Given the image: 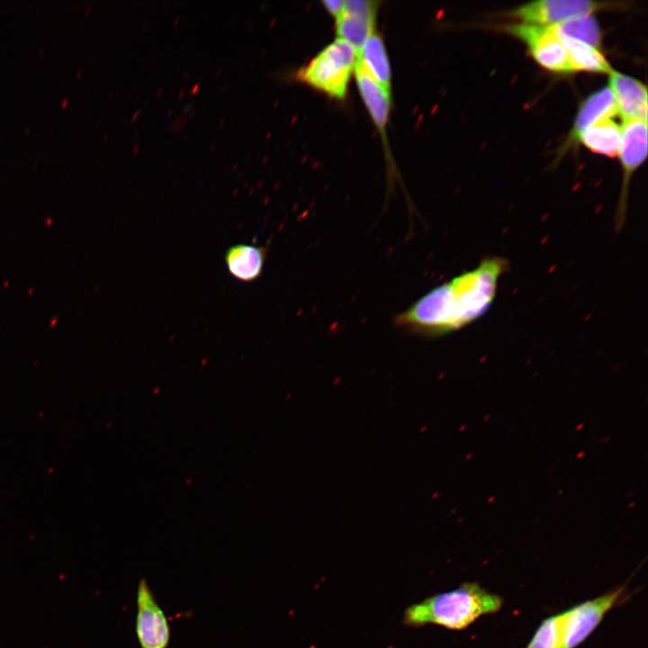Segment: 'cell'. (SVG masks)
<instances>
[{
  "label": "cell",
  "mask_w": 648,
  "mask_h": 648,
  "mask_svg": "<svg viewBox=\"0 0 648 648\" xmlns=\"http://www.w3.org/2000/svg\"><path fill=\"white\" fill-rule=\"evenodd\" d=\"M625 587H618L562 613V647L576 648L598 627L606 614L618 604Z\"/></svg>",
  "instance_id": "cell-4"
},
{
  "label": "cell",
  "mask_w": 648,
  "mask_h": 648,
  "mask_svg": "<svg viewBox=\"0 0 648 648\" xmlns=\"http://www.w3.org/2000/svg\"><path fill=\"white\" fill-rule=\"evenodd\" d=\"M621 127L612 119H605L585 129L577 138L592 152L614 158L621 144Z\"/></svg>",
  "instance_id": "cell-15"
},
{
  "label": "cell",
  "mask_w": 648,
  "mask_h": 648,
  "mask_svg": "<svg viewBox=\"0 0 648 648\" xmlns=\"http://www.w3.org/2000/svg\"><path fill=\"white\" fill-rule=\"evenodd\" d=\"M562 613L545 618L525 648H561Z\"/></svg>",
  "instance_id": "cell-18"
},
{
  "label": "cell",
  "mask_w": 648,
  "mask_h": 648,
  "mask_svg": "<svg viewBox=\"0 0 648 648\" xmlns=\"http://www.w3.org/2000/svg\"><path fill=\"white\" fill-rule=\"evenodd\" d=\"M618 113L616 97L609 87H603L590 95L577 113L570 140H577L578 136L596 122L612 119Z\"/></svg>",
  "instance_id": "cell-11"
},
{
  "label": "cell",
  "mask_w": 648,
  "mask_h": 648,
  "mask_svg": "<svg viewBox=\"0 0 648 648\" xmlns=\"http://www.w3.org/2000/svg\"><path fill=\"white\" fill-rule=\"evenodd\" d=\"M621 131L622 138L618 155L624 171V181L615 217L616 230H620L625 223L630 176L647 156V122L634 119L623 120Z\"/></svg>",
  "instance_id": "cell-8"
},
{
  "label": "cell",
  "mask_w": 648,
  "mask_h": 648,
  "mask_svg": "<svg viewBox=\"0 0 648 648\" xmlns=\"http://www.w3.org/2000/svg\"><path fill=\"white\" fill-rule=\"evenodd\" d=\"M355 76L361 97L369 114L376 126L383 129L390 113V90L374 80L357 63H356L355 67Z\"/></svg>",
  "instance_id": "cell-13"
},
{
  "label": "cell",
  "mask_w": 648,
  "mask_h": 648,
  "mask_svg": "<svg viewBox=\"0 0 648 648\" xmlns=\"http://www.w3.org/2000/svg\"><path fill=\"white\" fill-rule=\"evenodd\" d=\"M503 29L525 42L534 59L544 68L555 73L573 72L564 45L547 26L517 23Z\"/></svg>",
  "instance_id": "cell-6"
},
{
  "label": "cell",
  "mask_w": 648,
  "mask_h": 648,
  "mask_svg": "<svg viewBox=\"0 0 648 648\" xmlns=\"http://www.w3.org/2000/svg\"><path fill=\"white\" fill-rule=\"evenodd\" d=\"M507 267L502 257L485 258L476 268L426 293L398 315L395 323L429 337L457 331L489 310Z\"/></svg>",
  "instance_id": "cell-1"
},
{
  "label": "cell",
  "mask_w": 648,
  "mask_h": 648,
  "mask_svg": "<svg viewBox=\"0 0 648 648\" xmlns=\"http://www.w3.org/2000/svg\"><path fill=\"white\" fill-rule=\"evenodd\" d=\"M559 39L568 52L573 71L603 74H610L614 71L606 58L596 48L570 38L559 37Z\"/></svg>",
  "instance_id": "cell-16"
},
{
  "label": "cell",
  "mask_w": 648,
  "mask_h": 648,
  "mask_svg": "<svg viewBox=\"0 0 648 648\" xmlns=\"http://www.w3.org/2000/svg\"><path fill=\"white\" fill-rule=\"evenodd\" d=\"M356 63L374 80L390 90L392 72L382 39L373 33L357 52Z\"/></svg>",
  "instance_id": "cell-14"
},
{
  "label": "cell",
  "mask_w": 648,
  "mask_h": 648,
  "mask_svg": "<svg viewBox=\"0 0 648 648\" xmlns=\"http://www.w3.org/2000/svg\"><path fill=\"white\" fill-rule=\"evenodd\" d=\"M621 3L586 0H543L521 5L508 13L522 23L549 26L568 19L607 9L620 8Z\"/></svg>",
  "instance_id": "cell-5"
},
{
  "label": "cell",
  "mask_w": 648,
  "mask_h": 648,
  "mask_svg": "<svg viewBox=\"0 0 648 648\" xmlns=\"http://www.w3.org/2000/svg\"><path fill=\"white\" fill-rule=\"evenodd\" d=\"M266 248L248 244L230 247L225 253V263L230 274L242 282H252L262 273Z\"/></svg>",
  "instance_id": "cell-12"
},
{
  "label": "cell",
  "mask_w": 648,
  "mask_h": 648,
  "mask_svg": "<svg viewBox=\"0 0 648 648\" xmlns=\"http://www.w3.org/2000/svg\"><path fill=\"white\" fill-rule=\"evenodd\" d=\"M135 629L140 648H167L170 625L144 578L140 580L137 589Z\"/></svg>",
  "instance_id": "cell-7"
},
{
  "label": "cell",
  "mask_w": 648,
  "mask_h": 648,
  "mask_svg": "<svg viewBox=\"0 0 648 648\" xmlns=\"http://www.w3.org/2000/svg\"><path fill=\"white\" fill-rule=\"evenodd\" d=\"M609 88L613 92L623 120L647 122V89L639 80L613 71L609 74Z\"/></svg>",
  "instance_id": "cell-10"
},
{
  "label": "cell",
  "mask_w": 648,
  "mask_h": 648,
  "mask_svg": "<svg viewBox=\"0 0 648 648\" xmlns=\"http://www.w3.org/2000/svg\"><path fill=\"white\" fill-rule=\"evenodd\" d=\"M502 605L500 596L476 582H465L454 590L410 605L404 611L403 623L411 627L433 624L463 630L480 616L498 612Z\"/></svg>",
  "instance_id": "cell-2"
},
{
  "label": "cell",
  "mask_w": 648,
  "mask_h": 648,
  "mask_svg": "<svg viewBox=\"0 0 648 648\" xmlns=\"http://www.w3.org/2000/svg\"><path fill=\"white\" fill-rule=\"evenodd\" d=\"M325 9L335 17H338L344 9L345 1L334 0V1H323L322 2Z\"/></svg>",
  "instance_id": "cell-19"
},
{
  "label": "cell",
  "mask_w": 648,
  "mask_h": 648,
  "mask_svg": "<svg viewBox=\"0 0 648 648\" xmlns=\"http://www.w3.org/2000/svg\"><path fill=\"white\" fill-rule=\"evenodd\" d=\"M377 4L368 0L345 1L343 12L337 18L339 39L349 43L356 53L374 33Z\"/></svg>",
  "instance_id": "cell-9"
},
{
  "label": "cell",
  "mask_w": 648,
  "mask_h": 648,
  "mask_svg": "<svg viewBox=\"0 0 648 648\" xmlns=\"http://www.w3.org/2000/svg\"><path fill=\"white\" fill-rule=\"evenodd\" d=\"M356 59V50L338 38L301 68L296 78L333 98L344 99Z\"/></svg>",
  "instance_id": "cell-3"
},
{
  "label": "cell",
  "mask_w": 648,
  "mask_h": 648,
  "mask_svg": "<svg viewBox=\"0 0 648 648\" xmlns=\"http://www.w3.org/2000/svg\"><path fill=\"white\" fill-rule=\"evenodd\" d=\"M547 27L558 37L573 39L596 49L601 43L600 28L590 14L573 17Z\"/></svg>",
  "instance_id": "cell-17"
}]
</instances>
